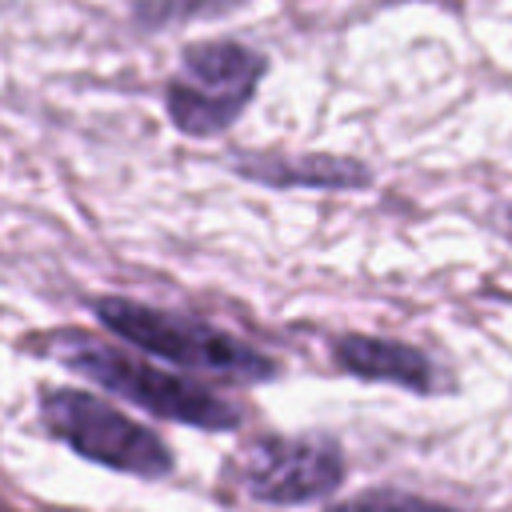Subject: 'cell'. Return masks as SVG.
<instances>
[{
    "label": "cell",
    "instance_id": "6",
    "mask_svg": "<svg viewBox=\"0 0 512 512\" xmlns=\"http://www.w3.org/2000/svg\"><path fill=\"white\" fill-rule=\"evenodd\" d=\"M332 364L344 376L368 380V384H392L416 396H444L456 388L452 372L436 364L424 348L392 336H368V332H340L328 340Z\"/></svg>",
    "mask_w": 512,
    "mask_h": 512
},
{
    "label": "cell",
    "instance_id": "1",
    "mask_svg": "<svg viewBox=\"0 0 512 512\" xmlns=\"http://www.w3.org/2000/svg\"><path fill=\"white\" fill-rule=\"evenodd\" d=\"M92 312L112 336L196 376H212L228 384H268L284 372L280 360L268 356L264 348L188 312L156 308L128 296H96Z\"/></svg>",
    "mask_w": 512,
    "mask_h": 512
},
{
    "label": "cell",
    "instance_id": "10",
    "mask_svg": "<svg viewBox=\"0 0 512 512\" xmlns=\"http://www.w3.org/2000/svg\"><path fill=\"white\" fill-rule=\"evenodd\" d=\"M492 228H496V232H500L504 240H512V200H508V204H504V208L496 212V220H492Z\"/></svg>",
    "mask_w": 512,
    "mask_h": 512
},
{
    "label": "cell",
    "instance_id": "8",
    "mask_svg": "<svg viewBox=\"0 0 512 512\" xmlns=\"http://www.w3.org/2000/svg\"><path fill=\"white\" fill-rule=\"evenodd\" d=\"M324 512H468V508H456V504H444V500H432L424 492H408V488H364L348 500H336L328 504Z\"/></svg>",
    "mask_w": 512,
    "mask_h": 512
},
{
    "label": "cell",
    "instance_id": "4",
    "mask_svg": "<svg viewBox=\"0 0 512 512\" xmlns=\"http://www.w3.org/2000/svg\"><path fill=\"white\" fill-rule=\"evenodd\" d=\"M40 420L60 444H68L76 456H84L100 468L140 476V480H160L176 468L172 448L152 428H144L140 420L124 416L120 408H112L108 400H100L92 392L44 388Z\"/></svg>",
    "mask_w": 512,
    "mask_h": 512
},
{
    "label": "cell",
    "instance_id": "11",
    "mask_svg": "<svg viewBox=\"0 0 512 512\" xmlns=\"http://www.w3.org/2000/svg\"><path fill=\"white\" fill-rule=\"evenodd\" d=\"M0 4H8V0H0Z\"/></svg>",
    "mask_w": 512,
    "mask_h": 512
},
{
    "label": "cell",
    "instance_id": "7",
    "mask_svg": "<svg viewBox=\"0 0 512 512\" xmlns=\"http://www.w3.org/2000/svg\"><path fill=\"white\" fill-rule=\"evenodd\" d=\"M220 164L260 188L288 192V188H324V192H360L372 184V168L356 156H284V152H252V148H232L220 156Z\"/></svg>",
    "mask_w": 512,
    "mask_h": 512
},
{
    "label": "cell",
    "instance_id": "9",
    "mask_svg": "<svg viewBox=\"0 0 512 512\" xmlns=\"http://www.w3.org/2000/svg\"><path fill=\"white\" fill-rule=\"evenodd\" d=\"M248 0H140L136 4V20L148 28L160 24H184V20H212V16H228L236 8H244Z\"/></svg>",
    "mask_w": 512,
    "mask_h": 512
},
{
    "label": "cell",
    "instance_id": "2",
    "mask_svg": "<svg viewBox=\"0 0 512 512\" xmlns=\"http://www.w3.org/2000/svg\"><path fill=\"white\" fill-rule=\"evenodd\" d=\"M44 352L56 356L64 368H72L76 376L100 384L104 392L160 416V420H172V424H188V428H200V432H236L240 428V408L224 396H216L212 388L180 376V372H168V368H156L116 344H104L88 332H52L44 340Z\"/></svg>",
    "mask_w": 512,
    "mask_h": 512
},
{
    "label": "cell",
    "instance_id": "5",
    "mask_svg": "<svg viewBox=\"0 0 512 512\" xmlns=\"http://www.w3.org/2000/svg\"><path fill=\"white\" fill-rule=\"evenodd\" d=\"M228 480L256 504L296 508L340 492V484L348 480V456L340 440L320 432H264L240 444V452L228 460Z\"/></svg>",
    "mask_w": 512,
    "mask_h": 512
},
{
    "label": "cell",
    "instance_id": "3",
    "mask_svg": "<svg viewBox=\"0 0 512 512\" xmlns=\"http://www.w3.org/2000/svg\"><path fill=\"white\" fill-rule=\"evenodd\" d=\"M268 76V56L244 40H192L164 84V112L180 136H224L256 100Z\"/></svg>",
    "mask_w": 512,
    "mask_h": 512
}]
</instances>
